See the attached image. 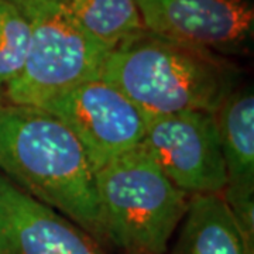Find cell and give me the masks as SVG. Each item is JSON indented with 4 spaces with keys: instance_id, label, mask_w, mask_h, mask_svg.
Returning a JSON list of instances; mask_svg holds the SVG:
<instances>
[{
    "instance_id": "cell-1",
    "label": "cell",
    "mask_w": 254,
    "mask_h": 254,
    "mask_svg": "<svg viewBox=\"0 0 254 254\" xmlns=\"http://www.w3.org/2000/svg\"><path fill=\"white\" fill-rule=\"evenodd\" d=\"M0 173L105 247L95 170L54 115L38 106H0Z\"/></svg>"
},
{
    "instance_id": "cell-2",
    "label": "cell",
    "mask_w": 254,
    "mask_h": 254,
    "mask_svg": "<svg viewBox=\"0 0 254 254\" xmlns=\"http://www.w3.org/2000/svg\"><path fill=\"white\" fill-rule=\"evenodd\" d=\"M100 78L123 92L144 116L216 113L237 86L236 68L227 58L147 30L110 50Z\"/></svg>"
},
{
    "instance_id": "cell-3",
    "label": "cell",
    "mask_w": 254,
    "mask_h": 254,
    "mask_svg": "<svg viewBox=\"0 0 254 254\" xmlns=\"http://www.w3.org/2000/svg\"><path fill=\"white\" fill-rule=\"evenodd\" d=\"M105 247L118 254H165L190 195L167 178L143 145L95 171Z\"/></svg>"
},
{
    "instance_id": "cell-4",
    "label": "cell",
    "mask_w": 254,
    "mask_h": 254,
    "mask_svg": "<svg viewBox=\"0 0 254 254\" xmlns=\"http://www.w3.org/2000/svg\"><path fill=\"white\" fill-rule=\"evenodd\" d=\"M30 24L27 61L4 89L6 102L41 106L78 83L100 76L106 47L82 27L64 0H9Z\"/></svg>"
},
{
    "instance_id": "cell-5",
    "label": "cell",
    "mask_w": 254,
    "mask_h": 254,
    "mask_svg": "<svg viewBox=\"0 0 254 254\" xmlns=\"http://www.w3.org/2000/svg\"><path fill=\"white\" fill-rule=\"evenodd\" d=\"M38 108L72 131L95 171L136 148L144 138V113L100 76L55 95Z\"/></svg>"
},
{
    "instance_id": "cell-6",
    "label": "cell",
    "mask_w": 254,
    "mask_h": 254,
    "mask_svg": "<svg viewBox=\"0 0 254 254\" xmlns=\"http://www.w3.org/2000/svg\"><path fill=\"white\" fill-rule=\"evenodd\" d=\"M141 145L167 178L190 196L225 190L226 173L215 113L145 116Z\"/></svg>"
},
{
    "instance_id": "cell-7",
    "label": "cell",
    "mask_w": 254,
    "mask_h": 254,
    "mask_svg": "<svg viewBox=\"0 0 254 254\" xmlns=\"http://www.w3.org/2000/svg\"><path fill=\"white\" fill-rule=\"evenodd\" d=\"M147 31L219 57L249 54L253 0H136Z\"/></svg>"
},
{
    "instance_id": "cell-8",
    "label": "cell",
    "mask_w": 254,
    "mask_h": 254,
    "mask_svg": "<svg viewBox=\"0 0 254 254\" xmlns=\"http://www.w3.org/2000/svg\"><path fill=\"white\" fill-rule=\"evenodd\" d=\"M0 254H110L68 218L0 173Z\"/></svg>"
},
{
    "instance_id": "cell-9",
    "label": "cell",
    "mask_w": 254,
    "mask_h": 254,
    "mask_svg": "<svg viewBox=\"0 0 254 254\" xmlns=\"http://www.w3.org/2000/svg\"><path fill=\"white\" fill-rule=\"evenodd\" d=\"M225 163L222 196L254 247V95L252 86L229 93L215 113Z\"/></svg>"
},
{
    "instance_id": "cell-10",
    "label": "cell",
    "mask_w": 254,
    "mask_h": 254,
    "mask_svg": "<svg viewBox=\"0 0 254 254\" xmlns=\"http://www.w3.org/2000/svg\"><path fill=\"white\" fill-rule=\"evenodd\" d=\"M165 254H254L222 193L192 195Z\"/></svg>"
},
{
    "instance_id": "cell-11",
    "label": "cell",
    "mask_w": 254,
    "mask_h": 254,
    "mask_svg": "<svg viewBox=\"0 0 254 254\" xmlns=\"http://www.w3.org/2000/svg\"><path fill=\"white\" fill-rule=\"evenodd\" d=\"M76 20L112 50L145 28L136 0H64Z\"/></svg>"
},
{
    "instance_id": "cell-12",
    "label": "cell",
    "mask_w": 254,
    "mask_h": 254,
    "mask_svg": "<svg viewBox=\"0 0 254 254\" xmlns=\"http://www.w3.org/2000/svg\"><path fill=\"white\" fill-rule=\"evenodd\" d=\"M30 51V24L9 0H0V89L23 71Z\"/></svg>"
},
{
    "instance_id": "cell-13",
    "label": "cell",
    "mask_w": 254,
    "mask_h": 254,
    "mask_svg": "<svg viewBox=\"0 0 254 254\" xmlns=\"http://www.w3.org/2000/svg\"><path fill=\"white\" fill-rule=\"evenodd\" d=\"M4 102H6V98H4V91H3V89H0V106H1Z\"/></svg>"
}]
</instances>
